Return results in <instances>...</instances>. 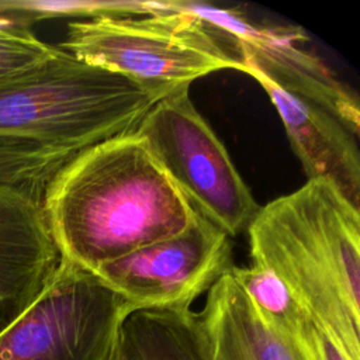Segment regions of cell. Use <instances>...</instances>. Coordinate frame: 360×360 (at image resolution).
<instances>
[{
  "label": "cell",
  "mask_w": 360,
  "mask_h": 360,
  "mask_svg": "<svg viewBox=\"0 0 360 360\" xmlns=\"http://www.w3.org/2000/svg\"><path fill=\"white\" fill-rule=\"evenodd\" d=\"M248 75L270 97L308 180L329 181L359 208L360 153L356 136L323 108L284 91L256 70Z\"/></svg>",
  "instance_id": "cell-10"
},
{
  "label": "cell",
  "mask_w": 360,
  "mask_h": 360,
  "mask_svg": "<svg viewBox=\"0 0 360 360\" xmlns=\"http://www.w3.org/2000/svg\"><path fill=\"white\" fill-rule=\"evenodd\" d=\"M187 11L210 25L240 60L243 72L256 70L284 91L335 115L357 136V96L314 53L301 48L305 31L295 25H266L248 20L236 8L183 1Z\"/></svg>",
  "instance_id": "cell-8"
},
{
  "label": "cell",
  "mask_w": 360,
  "mask_h": 360,
  "mask_svg": "<svg viewBox=\"0 0 360 360\" xmlns=\"http://www.w3.org/2000/svg\"><path fill=\"white\" fill-rule=\"evenodd\" d=\"M0 27H20V28H25L22 25H20L17 21H14V20H11L8 17H3V15H0Z\"/></svg>",
  "instance_id": "cell-17"
},
{
  "label": "cell",
  "mask_w": 360,
  "mask_h": 360,
  "mask_svg": "<svg viewBox=\"0 0 360 360\" xmlns=\"http://www.w3.org/2000/svg\"><path fill=\"white\" fill-rule=\"evenodd\" d=\"M188 90L184 84L160 98L135 131L193 210L233 238L248 231L260 205Z\"/></svg>",
  "instance_id": "cell-5"
},
{
  "label": "cell",
  "mask_w": 360,
  "mask_h": 360,
  "mask_svg": "<svg viewBox=\"0 0 360 360\" xmlns=\"http://www.w3.org/2000/svg\"><path fill=\"white\" fill-rule=\"evenodd\" d=\"M76 59L141 83L183 86L243 66L221 37L183 1L143 15H100L68 24L58 45Z\"/></svg>",
  "instance_id": "cell-4"
},
{
  "label": "cell",
  "mask_w": 360,
  "mask_h": 360,
  "mask_svg": "<svg viewBox=\"0 0 360 360\" xmlns=\"http://www.w3.org/2000/svg\"><path fill=\"white\" fill-rule=\"evenodd\" d=\"M198 316L211 360H321L270 328L229 270L207 291Z\"/></svg>",
  "instance_id": "cell-11"
},
{
  "label": "cell",
  "mask_w": 360,
  "mask_h": 360,
  "mask_svg": "<svg viewBox=\"0 0 360 360\" xmlns=\"http://www.w3.org/2000/svg\"><path fill=\"white\" fill-rule=\"evenodd\" d=\"M58 49L38 39L30 28L0 27V82L42 63Z\"/></svg>",
  "instance_id": "cell-15"
},
{
  "label": "cell",
  "mask_w": 360,
  "mask_h": 360,
  "mask_svg": "<svg viewBox=\"0 0 360 360\" xmlns=\"http://www.w3.org/2000/svg\"><path fill=\"white\" fill-rule=\"evenodd\" d=\"M177 87L141 83L59 48L42 63L0 82V138L79 153L134 132Z\"/></svg>",
  "instance_id": "cell-3"
},
{
  "label": "cell",
  "mask_w": 360,
  "mask_h": 360,
  "mask_svg": "<svg viewBox=\"0 0 360 360\" xmlns=\"http://www.w3.org/2000/svg\"><path fill=\"white\" fill-rule=\"evenodd\" d=\"M232 266L231 238L195 214L184 231L103 263L93 273L134 309H188Z\"/></svg>",
  "instance_id": "cell-7"
},
{
  "label": "cell",
  "mask_w": 360,
  "mask_h": 360,
  "mask_svg": "<svg viewBox=\"0 0 360 360\" xmlns=\"http://www.w3.org/2000/svg\"><path fill=\"white\" fill-rule=\"evenodd\" d=\"M76 155L28 141L0 138V187L42 202L51 180Z\"/></svg>",
  "instance_id": "cell-14"
},
{
  "label": "cell",
  "mask_w": 360,
  "mask_h": 360,
  "mask_svg": "<svg viewBox=\"0 0 360 360\" xmlns=\"http://www.w3.org/2000/svg\"><path fill=\"white\" fill-rule=\"evenodd\" d=\"M318 354L321 360H349L325 335L318 330Z\"/></svg>",
  "instance_id": "cell-16"
},
{
  "label": "cell",
  "mask_w": 360,
  "mask_h": 360,
  "mask_svg": "<svg viewBox=\"0 0 360 360\" xmlns=\"http://www.w3.org/2000/svg\"><path fill=\"white\" fill-rule=\"evenodd\" d=\"M231 276L250 300L257 315L273 329L307 350H318V329L288 290L269 271L256 266H232Z\"/></svg>",
  "instance_id": "cell-13"
},
{
  "label": "cell",
  "mask_w": 360,
  "mask_h": 360,
  "mask_svg": "<svg viewBox=\"0 0 360 360\" xmlns=\"http://www.w3.org/2000/svg\"><path fill=\"white\" fill-rule=\"evenodd\" d=\"M252 266L271 273L315 328L360 360V212L333 184L307 180L260 207L248 228Z\"/></svg>",
  "instance_id": "cell-2"
},
{
  "label": "cell",
  "mask_w": 360,
  "mask_h": 360,
  "mask_svg": "<svg viewBox=\"0 0 360 360\" xmlns=\"http://www.w3.org/2000/svg\"><path fill=\"white\" fill-rule=\"evenodd\" d=\"M60 259L42 202L0 187V333L39 295Z\"/></svg>",
  "instance_id": "cell-9"
},
{
  "label": "cell",
  "mask_w": 360,
  "mask_h": 360,
  "mask_svg": "<svg viewBox=\"0 0 360 360\" xmlns=\"http://www.w3.org/2000/svg\"><path fill=\"white\" fill-rule=\"evenodd\" d=\"M42 210L60 257L89 271L184 231L197 214L136 131L79 152Z\"/></svg>",
  "instance_id": "cell-1"
},
{
  "label": "cell",
  "mask_w": 360,
  "mask_h": 360,
  "mask_svg": "<svg viewBox=\"0 0 360 360\" xmlns=\"http://www.w3.org/2000/svg\"><path fill=\"white\" fill-rule=\"evenodd\" d=\"M134 308L93 271L66 259L0 333V360H107Z\"/></svg>",
  "instance_id": "cell-6"
},
{
  "label": "cell",
  "mask_w": 360,
  "mask_h": 360,
  "mask_svg": "<svg viewBox=\"0 0 360 360\" xmlns=\"http://www.w3.org/2000/svg\"><path fill=\"white\" fill-rule=\"evenodd\" d=\"M107 360H211L198 312L139 308L122 319Z\"/></svg>",
  "instance_id": "cell-12"
}]
</instances>
